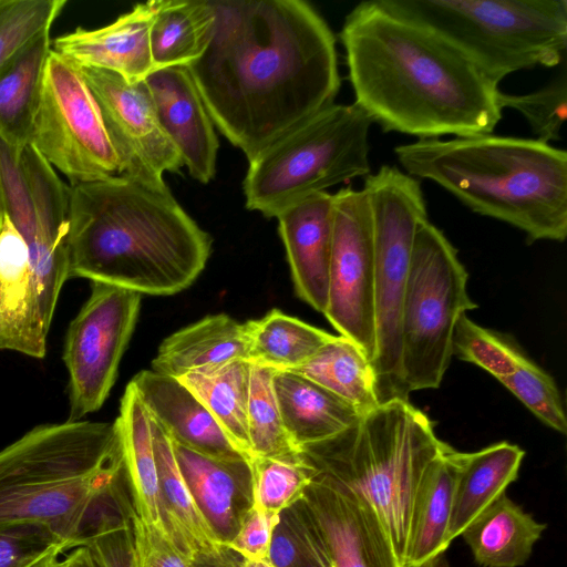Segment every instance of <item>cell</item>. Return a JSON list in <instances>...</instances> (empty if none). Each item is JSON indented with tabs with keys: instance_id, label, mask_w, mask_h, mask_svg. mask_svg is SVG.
Segmentation results:
<instances>
[{
	"instance_id": "6da1fadb",
	"label": "cell",
	"mask_w": 567,
	"mask_h": 567,
	"mask_svg": "<svg viewBox=\"0 0 567 567\" xmlns=\"http://www.w3.org/2000/svg\"><path fill=\"white\" fill-rule=\"evenodd\" d=\"M215 24L189 71L219 132L247 157L333 104L336 38L302 0H212Z\"/></svg>"
},
{
	"instance_id": "7a4b0ae2",
	"label": "cell",
	"mask_w": 567,
	"mask_h": 567,
	"mask_svg": "<svg viewBox=\"0 0 567 567\" xmlns=\"http://www.w3.org/2000/svg\"><path fill=\"white\" fill-rule=\"evenodd\" d=\"M340 39L354 103L384 132L433 140L497 126L498 84L449 40L381 0L355 6Z\"/></svg>"
},
{
	"instance_id": "3957f363",
	"label": "cell",
	"mask_w": 567,
	"mask_h": 567,
	"mask_svg": "<svg viewBox=\"0 0 567 567\" xmlns=\"http://www.w3.org/2000/svg\"><path fill=\"white\" fill-rule=\"evenodd\" d=\"M210 251L168 187L124 175L70 185L69 278L169 296L195 281Z\"/></svg>"
},
{
	"instance_id": "277c9868",
	"label": "cell",
	"mask_w": 567,
	"mask_h": 567,
	"mask_svg": "<svg viewBox=\"0 0 567 567\" xmlns=\"http://www.w3.org/2000/svg\"><path fill=\"white\" fill-rule=\"evenodd\" d=\"M406 174L430 179L474 213L507 223L527 243L567 236V154L536 138L493 134L396 146Z\"/></svg>"
},
{
	"instance_id": "5b68a950",
	"label": "cell",
	"mask_w": 567,
	"mask_h": 567,
	"mask_svg": "<svg viewBox=\"0 0 567 567\" xmlns=\"http://www.w3.org/2000/svg\"><path fill=\"white\" fill-rule=\"evenodd\" d=\"M123 473L116 421L37 426L0 451V523H44L68 549L83 546Z\"/></svg>"
},
{
	"instance_id": "8992f818",
	"label": "cell",
	"mask_w": 567,
	"mask_h": 567,
	"mask_svg": "<svg viewBox=\"0 0 567 567\" xmlns=\"http://www.w3.org/2000/svg\"><path fill=\"white\" fill-rule=\"evenodd\" d=\"M450 447L425 413L396 399L341 433L305 446L301 455L315 471L372 504L403 564L417 491L430 466Z\"/></svg>"
},
{
	"instance_id": "52a82bcc",
	"label": "cell",
	"mask_w": 567,
	"mask_h": 567,
	"mask_svg": "<svg viewBox=\"0 0 567 567\" xmlns=\"http://www.w3.org/2000/svg\"><path fill=\"white\" fill-rule=\"evenodd\" d=\"M381 1L449 40L497 84L513 72L566 58V0Z\"/></svg>"
},
{
	"instance_id": "ba28073f",
	"label": "cell",
	"mask_w": 567,
	"mask_h": 567,
	"mask_svg": "<svg viewBox=\"0 0 567 567\" xmlns=\"http://www.w3.org/2000/svg\"><path fill=\"white\" fill-rule=\"evenodd\" d=\"M371 124L355 103H333L293 126L248 162L246 208L277 217L310 195L367 177Z\"/></svg>"
},
{
	"instance_id": "9c48e42d",
	"label": "cell",
	"mask_w": 567,
	"mask_h": 567,
	"mask_svg": "<svg viewBox=\"0 0 567 567\" xmlns=\"http://www.w3.org/2000/svg\"><path fill=\"white\" fill-rule=\"evenodd\" d=\"M374 241L375 354L371 362L379 404L408 400L402 374L401 319L415 235L427 219L420 182L381 166L364 177Z\"/></svg>"
},
{
	"instance_id": "30bf717a",
	"label": "cell",
	"mask_w": 567,
	"mask_h": 567,
	"mask_svg": "<svg viewBox=\"0 0 567 567\" xmlns=\"http://www.w3.org/2000/svg\"><path fill=\"white\" fill-rule=\"evenodd\" d=\"M467 271L445 235L427 219L415 235L402 307V374L408 395L439 388L453 354L455 326L477 305Z\"/></svg>"
},
{
	"instance_id": "8fae6325",
	"label": "cell",
	"mask_w": 567,
	"mask_h": 567,
	"mask_svg": "<svg viewBox=\"0 0 567 567\" xmlns=\"http://www.w3.org/2000/svg\"><path fill=\"white\" fill-rule=\"evenodd\" d=\"M0 183L4 212L28 247L38 315L49 332L69 278L70 185L31 145L18 150L2 140Z\"/></svg>"
},
{
	"instance_id": "7c38bea8",
	"label": "cell",
	"mask_w": 567,
	"mask_h": 567,
	"mask_svg": "<svg viewBox=\"0 0 567 567\" xmlns=\"http://www.w3.org/2000/svg\"><path fill=\"white\" fill-rule=\"evenodd\" d=\"M31 145L69 185L120 175L121 164L81 69L51 50L32 118Z\"/></svg>"
},
{
	"instance_id": "4fadbf2b",
	"label": "cell",
	"mask_w": 567,
	"mask_h": 567,
	"mask_svg": "<svg viewBox=\"0 0 567 567\" xmlns=\"http://www.w3.org/2000/svg\"><path fill=\"white\" fill-rule=\"evenodd\" d=\"M91 287L65 337L68 421H79L99 410L109 396L141 306L136 291L99 281H92Z\"/></svg>"
},
{
	"instance_id": "5bb4252c",
	"label": "cell",
	"mask_w": 567,
	"mask_h": 567,
	"mask_svg": "<svg viewBox=\"0 0 567 567\" xmlns=\"http://www.w3.org/2000/svg\"><path fill=\"white\" fill-rule=\"evenodd\" d=\"M323 315L372 362L377 348L374 241L363 189L344 187L333 194L332 252Z\"/></svg>"
},
{
	"instance_id": "9a60e30c",
	"label": "cell",
	"mask_w": 567,
	"mask_h": 567,
	"mask_svg": "<svg viewBox=\"0 0 567 567\" xmlns=\"http://www.w3.org/2000/svg\"><path fill=\"white\" fill-rule=\"evenodd\" d=\"M80 69L118 156L120 175L153 188H167L164 174L178 172L184 164L159 123L145 80L132 84L110 71Z\"/></svg>"
},
{
	"instance_id": "2e32d148",
	"label": "cell",
	"mask_w": 567,
	"mask_h": 567,
	"mask_svg": "<svg viewBox=\"0 0 567 567\" xmlns=\"http://www.w3.org/2000/svg\"><path fill=\"white\" fill-rule=\"evenodd\" d=\"M300 503L330 567H404L378 512L358 492L315 471Z\"/></svg>"
},
{
	"instance_id": "e0dca14e",
	"label": "cell",
	"mask_w": 567,
	"mask_h": 567,
	"mask_svg": "<svg viewBox=\"0 0 567 567\" xmlns=\"http://www.w3.org/2000/svg\"><path fill=\"white\" fill-rule=\"evenodd\" d=\"M145 83L159 123L176 146L184 166L199 183L216 174L218 138L197 86L186 68L152 72Z\"/></svg>"
},
{
	"instance_id": "ac0fdd59",
	"label": "cell",
	"mask_w": 567,
	"mask_h": 567,
	"mask_svg": "<svg viewBox=\"0 0 567 567\" xmlns=\"http://www.w3.org/2000/svg\"><path fill=\"white\" fill-rule=\"evenodd\" d=\"M157 2L138 3L97 29L79 27L52 40V49L79 68L110 71L132 84L142 82L154 72L151 29Z\"/></svg>"
},
{
	"instance_id": "d6986e66",
	"label": "cell",
	"mask_w": 567,
	"mask_h": 567,
	"mask_svg": "<svg viewBox=\"0 0 567 567\" xmlns=\"http://www.w3.org/2000/svg\"><path fill=\"white\" fill-rule=\"evenodd\" d=\"M276 218L296 292L323 315L332 252L333 194L310 195Z\"/></svg>"
},
{
	"instance_id": "ffe728a7",
	"label": "cell",
	"mask_w": 567,
	"mask_h": 567,
	"mask_svg": "<svg viewBox=\"0 0 567 567\" xmlns=\"http://www.w3.org/2000/svg\"><path fill=\"white\" fill-rule=\"evenodd\" d=\"M48 331L42 326L28 247L9 218H0V350L41 359Z\"/></svg>"
},
{
	"instance_id": "44dd1931",
	"label": "cell",
	"mask_w": 567,
	"mask_h": 567,
	"mask_svg": "<svg viewBox=\"0 0 567 567\" xmlns=\"http://www.w3.org/2000/svg\"><path fill=\"white\" fill-rule=\"evenodd\" d=\"M130 383L150 416L174 442L215 456L245 458L208 409L178 379L143 370Z\"/></svg>"
},
{
	"instance_id": "7402d4cb",
	"label": "cell",
	"mask_w": 567,
	"mask_h": 567,
	"mask_svg": "<svg viewBox=\"0 0 567 567\" xmlns=\"http://www.w3.org/2000/svg\"><path fill=\"white\" fill-rule=\"evenodd\" d=\"M173 442L181 473L199 508L225 544L234 536L250 504L249 462L220 457Z\"/></svg>"
},
{
	"instance_id": "603a6c76",
	"label": "cell",
	"mask_w": 567,
	"mask_h": 567,
	"mask_svg": "<svg viewBox=\"0 0 567 567\" xmlns=\"http://www.w3.org/2000/svg\"><path fill=\"white\" fill-rule=\"evenodd\" d=\"M151 425L165 527L195 563H223L227 549L190 493L178 467L171 436L152 417Z\"/></svg>"
},
{
	"instance_id": "cb8c5ba5",
	"label": "cell",
	"mask_w": 567,
	"mask_h": 567,
	"mask_svg": "<svg viewBox=\"0 0 567 567\" xmlns=\"http://www.w3.org/2000/svg\"><path fill=\"white\" fill-rule=\"evenodd\" d=\"M272 384L286 432L300 452L341 433L362 416L348 402L292 371H275Z\"/></svg>"
},
{
	"instance_id": "d4e9b609",
	"label": "cell",
	"mask_w": 567,
	"mask_h": 567,
	"mask_svg": "<svg viewBox=\"0 0 567 567\" xmlns=\"http://www.w3.org/2000/svg\"><path fill=\"white\" fill-rule=\"evenodd\" d=\"M236 360L248 361L246 327L220 313L207 316L167 337L152 361V370L178 379Z\"/></svg>"
},
{
	"instance_id": "484cf974",
	"label": "cell",
	"mask_w": 567,
	"mask_h": 567,
	"mask_svg": "<svg viewBox=\"0 0 567 567\" xmlns=\"http://www.w3.org/2000/svg\"><path fill=\"white\" fill-rule=\"evenodd\" d=\"M525 452L499 442L472 453H460L447 539L451 543L494 501L505 494L518 475Z\"/></svg>"
},
{
	"instance_id": "4316f807",
	"label": "cell",
	"mask_w": 567,
	"mask_h": 567,
	"mask_svg": "<svg viewBox=\"0 0 567 567\" xmlns=\"http://www.w3.org/2000/svg\"><path fill=\"white\" fill-rule=\"evenodd\" d=\"M545 529V524L503 494L461 536L481 566L519 567L529 559Z\"/></svg>"
},
{
	"instance_id": "83f0119b",
	"label": "cell",
	"mask_w": 567,
	"mask_h": 567,
	"mask_svg": "<svg viewBox=\"0 0 567 567\" xmlns=\"http://www.w3.org/2000/svg\"><path fill=\"white\" fill-rule=\"evenodd\" d=\"M460 453L450 447L433 462L420 485L412 512L404 567H419L444 553L451 544L447 534Z\"/></svg>"
},
{
	"instance_id": "f1b7e54d",
	"label": "cell",
	"mask_w": 567,
	"mask_h": 567,
	"mask_svg": "<svg viewBox=\"0 0 567 567\" xmlns=\"http://www.w3.org/2000/svg\"><path fill=\"white\" fill-rule=\"evenodd\" d=\"M115 421L120 431L125 478L132 493V508L148 523L163 522L151 416L131 383L121 399L120 415Z\"/></svg>"
},
{
	"instance_id": "f546056e",
	"label": "cell",
	"mask_w": 567,
	"mask_h": 567,
	"mask_svg": "<svg viewBox=\"0 0 567 567\" xmlns=\"http://www.w3.org/2000/svg\"><path fill=\"white\" fill-rule=\"evenodd\" d=\"M214 24L212 0H158L151 29L154 71L189 68L208 48Z\"/></svg>"
},
{
	"instance_id": "4dcf8cb0",
	"label": "cell",
	"mask_w": 567,
	"mask_h": 567,
	"mask_svg": "<svg viewBox=\"0 0 567 567\" xmlns=\"http://www.w3.org/2000/svg\"><path fill=\"white\" fill-rule=\"evenodd\" d=\"M52 39L47 32L21 50L0 69V138L22 150L35 111Z\"/></svg>"
},
{
	"instance_id": "1f68e13d",
	"label": "cell",
	"mask_w": 567,
	"mask_h": 567,
	"mask_svg": "<svg viewBox=\"0 0 567 567\" xmlns=\"http://www.w3.org/2000/svg\"><path fill=\"white\" fill-rule=\"evenodd\" d=\"M251 363L236 360L178 380L208 409L235 449L251 461L247 409Z\"/></svg>"
},
{
	"instance_id": "d6a6232c",
	"label": "cell",
	"mask_w": 567,
	"mask_h": 567,
	"mask_svg": "<svg viewBox=\"0 0 567 567\" xmlns=\"http://www.w3.org/2000/svg\"><path fill=\"white\" fill-rule=\"evenodd\" d=\"M245 327L248 361L276 371L298 369L334 337L278 309Z\"/></svg>"
},
{
	"instance_id": "836d02e7",
	"label": "cell",
	"mask_w": 567,
	"mask_h": 567,
	"mask_svg": "<svg viewBox=\"0 0 567 567\" xmlns=\"http://www.w3.org/2000/svg\"><path fill=\"white\" fill-rule=\"evenodd\" d=\"M352 405L360 415L380 404L371 362L352 341L334 336L310 360L293 370Z\"/></svg>"
},
{
	"instance_id": "e575fe53",
	"label": "cell",
	"mask_w": 567,
	"mask_h": 567,
	"mask_svg": "<svg viewBox=\"0 0 567 567\" xmlns=\"http://www.w3.org/2000/svg\"><path fill=\"white\" fill-rule=\"evenodd\" d=\"M250 504L270 516H281L302 501L313 478L302 457H254L249 462Z\"/></svg>"
},
{
	"instance_id": "d590c367",
	"label": "cell",
	"mask_w": 567,
	"mask_h": 567,
	"mask_svg": "<svg viewBox=\"0 0 567 567\" xmlns=\"http://www.w3.org/2000/svg\"><path fill=\"white\" fill-rule=\"evenodd\" d=\"M274 369L251 364L247 409L251 458L295 457L301 452L291 443L275 395Z\"/></svg>"
},
{
	"instance_id": "8d00e7d4",
	"label": "cell",
	"mask_w": 567,
	"mask_h": 567,
	"mask_svg": "<svg viewBox=\"0 0 567 567\" xmlns=\"http://www.w3.org/2000/svg\"><path fill=\"white\" fill-rule=\"evenodd\" d=\"M453 354L482 368L498 381L529 360L513 341L478 326L466 313L461 316L454 329Z\"/></svg>"
},
{
	"instance_id": "74e56055",
	"label": "cell",
	"mask_w": 567,
	"mask_h": 567,
	"mask_svg": "<svg viewBox=\"0 0 567 567\" xmlns=\"http://www.w3.org/2000/svg\"><path fill=\"white\" fill-rule=\"evenodd\" d=\"M66 0H0V69L51 28Z\"/></svg>"
},
{
	"instance_id": "f35d334b",
	"label": "cell",
	"mask_w": 567,
	"mask_h": 567,
	"mask_svg": "<svg viewBox=\"0 0 567 567\" xmlns=\"http://www.w3.org/2000/svg\"><path fill=\"white\" fill-rule=\"evenodd\" d=\"M501 109H513L528 122L536 140L549 144L560 140L567 114V76L565 66L546 85L530 93L516 95L501 92Z\"/></svg>"
},
{
	"instance_id": "ab89813d",
	"label": "cell",
	"mask_w": 567,
	"mask_h": 567,
	"mask_svg": "<svg viewBox=\"0 0 567 567\" xmlns=\"http://www.w3.org/2000/svg\"><path fill=\"white\" fill-rule=\"evenodd\" d=\"M499 382L543 423L566 434L567 420L559 391L553 378L542 368L528 360Z\"/></svg>"
},
{
	"instance_id": "60d3db41",
	"label": "cell",
	"mask_w": 567,
	"mask_h": 567,
	"mask_svg": "<svg viewBox=\"0 0 567 567\" xmlns=\"http://www.w3.org/2000/svg\"><path fill=\"white\" fill-rule=\"evenodd\" d=\"M64 550L66 544L48 524L0 523V567H31L48 554Z\"/></svg>"
},
{
	"instance_id": "b9f144b4",
	"label": "cell",
	"mask_w": 567,
	"mask_h": 567,
	"mask_svg": "<svg viewBox=\"0 0 567 567\" xmlns=\"http://www.w3.org/2000/svg\"><path fill=\"white\" fill-rule=\"evenodd\" d=\"M83 546H87L101 567H137L128 506L105 513Z\"/></svg>"
},
{
	"instance_id": "7bdbcfd3",
	"label": "cell",
	"mask_w": 567,
	"mask_h": 567,
	"mask_svg": "<svg viewBox=\"0 0 567 567\" xmlns=\"http://www.w3.org/2000/svg\"><path fill=\"white\" fill-rule=\"evenodd\" d=\"M137 567H195L196 563L175 543L164 522L148 523L128 506Z\"/></svg>"
},
{
	"instance_id": "ee69618b",
	"label": "cell",
	"mask_w": 567,
	"mask_h": 567,
	"mask_svg": "<svg viewBox=\"0 0 567 567\" xmlns=\"http://www.w3.org/2000/svg\"><path fill=\"white\" fill-rule=\"evenodd\" d=\"M281 516H270L249 505L241 514L234 536L225 544L246 560H270L275 533Z\"/></svg>"
},
{
	"instance_id": "f6af8a7d",
	"label": "cell",
	"mask_w": 567,
	"mask_h": 567,
	"mask_svg": "<svg viewBox=\"0 0 567 567\" xmlns=\"http://www.w3.org/2000/svg\"><path fill=\"white\" fill-rule=\"evenodd\" d=\"M63 560V567H101L87 546L73 548Z\"/></svg>"
},
{
	"instance_id": "bcb514c9",
	"label": "cell",
	"mask_w": 567,
	"mask_h": 567,
	"mask_svg": "<svg viewBox=\"0 0 567 567\" xmlns=\"http://www.w3.org/2000/svg\"><path fill=\"white\" fill-rule=\"evenodd\" d=\"M61 551H52L31 567H63V560L59 559Z\"/></svg>"
},
{
	"instance_id": "7dc6e473",
	"label": "cell",
	"mask_w": 567,
	"mask_h": 567,
	"mask_svg": "<svg viewBox=\"0 0 567 567\" xmlns=\"http://www.w3.org/2000/svg\"><path fill=\"white\" fill-rule=\"evenodd\" d=\"M419 567H451L449 560L446 559L444 553L439 554L426 561H424Z\"/></svg>"
},
{
	"instance_id": "c3c4849f",
	"label": "cell",
	"mask_w": 567,
	"mask_h": 567,
	"mask_svg": "<svg viewBox=\"0 0 567 567\" xmlns=\"http://www.w3.org/2000/svg\"><path fill=\"white\" fill-rule=\"evenodd\" d=\"M240 567H276L271 560H246L244 559Z\"/></svg>"
},
{
	"instance_id": "681fc988",
	"label": "cell",
	"mask_w": 567,
	"mask_h": 567,
	"mask_svg": "<svg viewBox=\"0 0 567 567\" xmlns=\"http://www.w3.org/2000/svg\"><path fill=\"white\" fill-rule=\"evenodd\" d=\"M4 214V205H3V198H2V190H1V183H0V218Z\"/></svg>"
}]
</instances>
